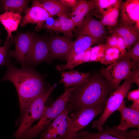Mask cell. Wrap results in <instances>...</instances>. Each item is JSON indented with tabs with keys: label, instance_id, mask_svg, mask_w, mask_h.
<instances>
[{
	"label": "cell",
	"instance_id": "1",
	"mask_svg": "<svg viewBox=\"0 0 139 139\" xmlns=\"http://www.w3.org/2000/svg\"><path fill=\"white\" fill-rule=\"evenodd\" d=\"M7 71L0 82L8 81L14 85L18 94L22 115L37 98L49 90L43 77L31 67L19 68L9 60Z\"/></svg>",
	"mask_w": 139,
	"mask_h": 139
},
{
	"label": "cell",
	"instance_id": "2",
	"mask_svg": "<svg viewBox=\"0 0 139 139\" xmlns=\"http://www.w3.org/2000/svg\"><path fill=\"white\" fill-rule=\"evenodd\" d=\"M114 90L102 77L93 74L72 91L67 106L70 112L83 107L104 108L106 100Z\"/></svg>",
	"mask_w": 139,
	"mask_h": 139
},
{
	"label": "cell",
	"instance_id": "3",
	"mask_svg": "<svg viewBox=\"0 0 139 139\" xmlns=\"http://www.w3.org/2000/svg\"><path fill=\"white\" fill-rule=\"evenodd\" d=\"M78 86L65 88V91L47 109L38 123L19 139H34L40 134L64 109L72 91Z\"/></svg>",
	"mask_w": 139,
	"mask_h": 139
},
{
	"label": "cell",
	"instance_id": "4",
	"mask_svg": "<svg viewBox=\"0 0 139 139\" xmlns=\"http://www.w3.org/2000/svg\"><path fill=\"white\" fill-rule=\"evenodd\" d=\"M57 85L55 83L51 86L46 93L37 98L29 105L22 115L20 126L14 135L15 138L19 139L31 127L34 122L41 117L47 108L45 103Z\"/></svg>",
	"mask_w": 139,
	"mask_h": 139
},
{
	"label": "cell",
	"instance_id": "5",
	"mask_svg": "<svg viewBox=\"0 0 139 139\" xmlns=\"http://www.w3.org/2000/svg\"><path fill=\"white\" fill-rule=\"evenodd\" d=\"M130 78L125 79L124 82L119 86L106 100L102 113L98 119L93 122L92 127L99 131L103 129V126L109 116L117 110L124 101L129 90L131 85L133 83Z\"/></svg>",
	"mask_w": 139,
	"mask_h": 139
},
{
	"label": "cell",
	"instance_id": "6",
	"mask_svg": "<svg viewBox=\"0 0 139 139\" xmlns=\"http://www.w3.org/2000/svg\"><path fill=\"white\" fill-rule=\"evenodd\" d=\"M103 107H82L69 117L67 127L61 139H74V136L84 128L103 110Z\"/></svg>",
	"mask_w": 139,
	"mask_h": 139
},
{
	"label": "cell",
	"instance_id": "7",
	"mask_svg": "<svg viewBox=\"0 0 139 139\" xmlns=\"http://www.w3.org/2000/svg\"><path fill=\"white\" fill-rule=\"evenodd\" d=\"M139 68L134 62L127 59L119 58L106 67L101 69L102 75L109 85L115 90L121 81L132 71Z\"/></svg>",
	"mask_w": 139,
	"mask_h": 139
},
{
	"label": "cell",
	"instance_id": "8",
	"mask_svg": "<svg viewBox=\"0 0 139 139\" xmlns=\"http://www.w3.org/2000/svg\"><path fill=\"white\" fill-rule=\"evenodd\" d=\"M139 129L130 131L119 129L117 126L112 127L106 126L105 129L96 133L89 132L86 131L79 132L74 138L81 139H139Z\"/></svg>",
	"mask_w": 139,
	"mask_h": 139
},
{
	"label": "cell",
	"instance_id": "9",
	"mask_svg": "<svg viewBox=\"0 0 139 139\" xmlns=\"http://www.w3.org/2000/svg\"><path fill=\"white\" fill-rule=\"evenodd\" d=\"M92 10L86 15L81 26L74 30L73 32L75 34L74 36H88L98 39L101 43H104L107 37L105 27L100 21L93 18Z\"/></svg>",
	"mask_w": 139,
	"mask_h": 139
},
{
	"label": "cell",
	"instance_id": "10",
	"mask_svg": "<svg viewBox=\"0 0 139 139\" xmlns=\"http://www.w3.org/2000/svg\"><path fill=\"white\" fill-rule=\"evenodd\" d=\"M35 37L34 34L29 32L18 35L14 40V50L9 53V56L16 60L22 68L27 67V61Z\"/></svg>",
	"mask_w": 139,
	"mask_h": 139
},
{
	"label": "cell",
	"instance_id": "11",
	"mask_svg": "<svg viewBox=\"0 0 139 139\" xmlns=\"http://www.w3.org/2000/svg\"><path fill=\"white\" fill-rule=\"evenodd\" d=\"M70 112L66 105L63 110L40 134L39 139H61L67 127Z\"/></svg>",
	"mask_w": 139,
	"mask_h": 139
},
{
	"label": "cell",
	"instance_id": "12",
	"mask_svg": "<svg viewBox=\"0 0 139 139\" xmlns=\"http://www.w3.org/2000/svg\"><path fill=\"white\" fill-rule=\"evenodd\" d=\"M48 41L36 36L26 62L27 67L36 65L42 62L49 63Z\"/></svg>",
	"mask_w": 139,
	"mask_h": 139
},
{
	"label": "cell",
	"instance_id": "13",
	"mask_svg": "<svg viewBox=\"0 0 139 139\" xmlns=\"http://www.w3.org/2000/svg\"><path fill=\"white\" fill-rule=\"evenodd\" d=\"M72 38L55 36L48 40L49 53V63L56 59L64 60L73 45Z\"/></svg>",
	"mask_w": 139,
	"mask_h": 139
},
{
	"label": "cell",
	"instance_id": "14",
	"mask_svg": "<svg viewBox=\"0 0 139 139\" xmlns=\"http://www.w3.org/2000/svg\"><path fill=\"white\" fill-rule=\"evenodd\" d=\"M20 25L24 27L29 23L36 24L39 28L43 27L44 22L48 18L52 16L43 7L39 1L34 0L30 8L25 12Z\"/></svg>",
	"mask_w": 139,
	"mask_h": 139
},
{
	"label": "cell",
	"instance_id": "15",
	"mask_svg": "<svg viewBox=\"0 0 139 139\" xmlns=\"http://www.w3.org/2000/svg\"><path fill=\"white\" fill-rule=\"evenodd\" d=\"M120 10L119 25L134 24L139 30V0H126L122 1Z\"/></svg>",
	"mask_w": 139,
	"mask_h": 139
},
{
	"label": "cell",
	"instance_id": "16",
	"mask_svg": "<svg viewBox=\"0 0 139 139\" xmlns=\"http://www.w3.org/2000/svg\"><path fill=\"white\" fill-rule=\"evenodd\" d=\"M111 35L116 33L123 38L126 45V50L128 51L134 45L139 41V30L134 24H128L117 25L109 30Z\"/></svg>",
	"mask_w": 139,
	"mask_h": 139
},
{
	"label": "cell",
	"instance_id": "17",
	"mask_svg": "<svg viewBox=\"0 0 139 139\" xmlns=\"http://www.w3.org/2000/svg\"><path fill=\"white\" fill-rule=\"evenodd\" d=\"M120 113L121 120L117 126L120 129L127 131L131 128H139V110L127 107L124 101L117 110Z\"/></svg>",
	"mask_w": 139,
	"mask_h": 139
},
{
	"label": "cell",
	"instance_id": "18",
	"mask_svg": "<svg viewBox=\"0 0 139 139\" xmlns=\"http://www.w3.org/2000/svg\"><path fill=\"white\" fill-rule=\"evenodd\" d=\"M97 8L94 0H77L69 16L73 20L75 27L79 28L81 26L86 15L91 11Z\"/></svg>",
	"mask_w": 139,
	"mask_h": 139
},
{
	"label": "cell",
	"instance_id": "19",
	"mask_svg": "<svg viewBox=\"0 0 139 139\" xmlns=\"http://www.w3.org/2000/svg\"><path fill=\"white\" fill-rule=\"evenodd\" d=\"M100 42L98 39L86 35H80L73 41V45L65 60L67 62L71 60L77 54L85 51L95 44Z\"/></svg>",
	"mask_w": 139,
	"mask_h": 139
},
{
	"label": "cell",
	"instance_id": "20",
	"mask_svg": "<svg viewBox=\"0 0 139 139\" xmlns=\"http://www.w3.org/2000/svg\"><path fill=\"white\" fill-rule=\"evenodd\" d=\"M61 80L59 83H62L65 88L70 86H78L84 83L90 76L89 73H83L77 71H60Z\"/></svg>",
	"mask_w": 139,
	"mask_h": 139
},
{
	"label": "cell",
	"instance_id": "21",
	"mask_svg": "<svg viewBox=\"0 0 139 139\" xmlns=\"http://www.w3.org/2000/svg\"><path fill=\"white\" fill-rule=\"evenodd\" d=\"M22 18L20 13L5 12L0 15V22L6 30L8 36L6 39L12 37V33L16 31Z\"/></svg>",
	"mask_w": 139,
	"mask_h": 139
},
{
	"label": "cell",
	"instance_id": "22",
	"mask_svg": "<svg viewBox=\"0 0 139 139\" xmlns=\"http://www.w3.org/2000/svg\"><path fill=\"white\" fill-rule=\"evenodd\" d=\"M91 47L81 53L74 57L71 60L67 62L64 65H59L56 66V69L59 71L68 69L73 70L75 66L82 63L92 62Z\"/></svg>",
	"mask_w": 139,
	"mask_h": 139
},
{
	"label": "cell",
	"instance_id": "23",
	"mask_svg": "<svg viewBox=\"0 0 139 139\" xmlns=\"http://www.w3.org/2000/svg\"><path fill=\"white\" fill-rule=\"evenodd\" d=\"M42 5L51 16L57 15L62 12H65L69 15L72 8L63 5L59 1L56 0L39 1Z\"/></svg>",
	"mask_w": 139,
	"mask_h": 139
},
{
	"label": "cell",
	"instance_id": "24",
	"mask_svg": "<svg viewBox=\"0 0 139 139\" xmlns=\"http://www.w3.org/2000/svg\"><path fill=\"white\" fill-rule=\"evenodd\" d=\"M121 3L105 13L102 19L100 20L104 25L107 27L109 30L117 25Z\"/></svg>",
	"mask_w": 139,
	"mask_h": 139
},
{
	"label": "cell",
	"instance_id": "25",
	"mask_svg": "<svg viewBox=\"0 0 139 139\" xmlns=\"http://www.w3.org/2000/svg\"><path fill=\"white\" fill-rule=\"evenodd\" d=\"M6 12L21 13L25 11L28 8L29 1L25 0H5L1 1Z\"/></svg>",
	"mask_w": 139,
	"mask_h": 139
},
{
	"label": "cell",
	"instance_id": "26",
	"mask_svg": "<svg viewBox=\"0 0 139 139\" xmlns=\"http://www.w3.org/2000/svg\"><path fill=\"white\" fill-rule=\"evenodd\" d=\"M120 56V53L116 47L107 48L100 62L106 65L110 64L118 59Z\"/></svg>",
	"mask_w": 139,
	"mask_h": 139
},
{
	"label": "cell",
	"instance_id": "27",
	"mask_svg": "<svg viewBox=\"0 0 139 139\" xmlns=\"http://www.w3.org/2000/svg\"><path fill=\"white\" fill-rule=\"evenodd\" d=\"M94 1L99 12L102 16L122 1L121 0H94Z\"/></svg>",
	"mask_w": 139,
	"mask_h": 139
},
{
	"label": "cell",
	"instance_id": "28",
	"mask_svg": "<svg viewBox=\"0 0 139 139\" xmlns=\"http://www.w3.org/2000/svg\"><path fill=\"white\" fill-rule=\"evenodd\" d=\"M119 58L129 59L138 66L139 62V41L136 42L125 55Z\"/></svg>",
	"mask_w": 139,
	"mask_h": 139
},
{
	"label": "cell",
	"instance_id": "29",
	"mask_svg": "<svg viewBox=\"0 0 139 139\" xmlns=\"http://www.w3.org/2000/svg\"><path fill=\"white\" fill-rule=\"evenodd\" d=\"M11 38L6 39L4 46H0V66L6 65L9 60L8 57L11 45Z\"/></svg>",
	"mask_w": 139,
	"mask_h": 139
},
{
	"label": "cell",
	"instance_id": "30",
	"mask_svg": "<svg viewBox=\"0 0 139 139\" xmlns=\"http://www.w3.org/2000/svg\"><path fill=\"white\" fill-rule=\"evenodd\" d=\"M75 27L73 20L70 18L66 22L62 24L59 32L63 33L65 36L72 38L74 36L73 32Z\"/></svg>",
	"mask_w": 139,
	"mask_h": 139
},
{
	"label": "cell",
	"instance_id": "31",
	"mask_svg": "<svg viewBox=\"0 0 139 139\" xmlns=\"http://www.w3.org/2000/svg\"><path fill=\"white\" fill-rule=\"evenodd\" d=\"M118 40V38L117 33H113L111 34L110 36H107L106 38L105 43L107 48H116Z\"/></svg>",
	"mask_w": 139,
	"mask_h": 139
},
{
	"label": "cell",
	"instance_id": "32",
	"mask_svg": "<svg viewBox=\"0 0 139 139\" xmlns=\"http://www.w3.org/2000/svg\"><path fill=\"white\" fill-rule=\"evenodd\" d=\"M117 34L118 36V40L116 48L120 52V57L126 54L127 51L126 49L125 44L123 38L119 34Z\"/></svg>",
	"mask_w": 139,
	"mask_h": 139
},
{
	"label": "cell",
	"instance_id": "33",
	"mask_svg": "<svg viewBox=\"0 0 139 139\" xmlns=\"http://www.w3.org/2000/svg\"><path fill=\"white\" fill-rule=\"evenodd\" d=\"M131 79L139 87V68L131 71L126 78Z\"/></svg>",
	"mask_w": 139,
	"mask_h": 139
},
{
	"label": "cell",
	"instance_id": "34",
	"mask_svg": "<svg viewBox=\"0 0 139 139\" xmlns=\"http://www.w3.org/2000/svg\"><path fill=\"white\" fill-rule=\"evenodd\" d=\"M127 100L133 102L139 100V88L129 92L127 95Z\"/></svg>",
	"mask_w": 139,
	"mask_h": 139
},
{
	"label": "cell",
	"instance_id": "35",
	"mask_svg": "<svg viewBox=\"0 0 139 139\" xmlns=\"http://www.w3.org/2000/svg\"><path fill=\"white\" fill-rule=\"evenodd\" d=\"M59 1L64 6L72 9L76 5L77 0H60Z\"/></svg>",
	"mask_w": 139,
	"mask_h": 139
},
{
	"label": "cell",
	"instance_id": "36",
	"mask_svg": "<svg viewBox=\"0 0 139 139\" xmlns=\"http://www.w3.org/2000/svg\"><path fill=\"white\" fill-rule=\"evenodd\" d=\"M57 19L62 24L66 22L70 19L69 15L65 12H62L57 15Z\"/></svg>",
	"mask_w": 139,
	"mask_h": 139
},
{
	"label": "cell",
	"instance_id": "37",
	"mask_svg": "<svg viewBox=\"0 0 139 139\" xmlns=\"http://www.w3.org/2000/svg\"><path fill=\"white\" fill-rule=\"evenodd\" d=\"M62 24L58 19L55 20L54 22L49 30L59 32Z\"/></svg>",
	"mask_w": 139,
	"mask_h": 139
},
{
	"label": "cell",
	"instance_id": "38",
	"mask_svg": "<svg viewBox=\"0 0 139 139\" xmlns=\"http://www.w3.org/2000/svg\"><path fill=\"white\" fill-rule=\"evenodd\" d=\"M54 21L55 19L52 16L48 18L45 21V24L43 25V27L48 30H50L53 24Z\"/></svg>",
	"mask_w": 139,
	"mask_h": 139
},
{
	"label": "cell",
	"instance_id": "39",
	"mask_svg": "<svg viewBox=\"0 0 139 139\" xmlns=\"http://www.w3.org/2000/svg\"><path fill=\"white\" fill-rule=\"evenodd\" d=\"M129 107L133 109L139 110V100L133 101L132 105Z\"/></svg>",
	"mask_w": 139,
	"mask_h": 139
},
{
	"label": "cell",
	"instance_id": "40",
	"mask_svg": "<svg viewBox=\"0 0 139 139\" xmlns=\"http://www.w3.org/2000/svg\"><path fill=\"white\" fill-rule=\"evenodd\" d=\"M75 139H81L78 138H75Z\"/></svg>",
	"mask_w": 139,
	"mask_h": 139
}]
</instances>
